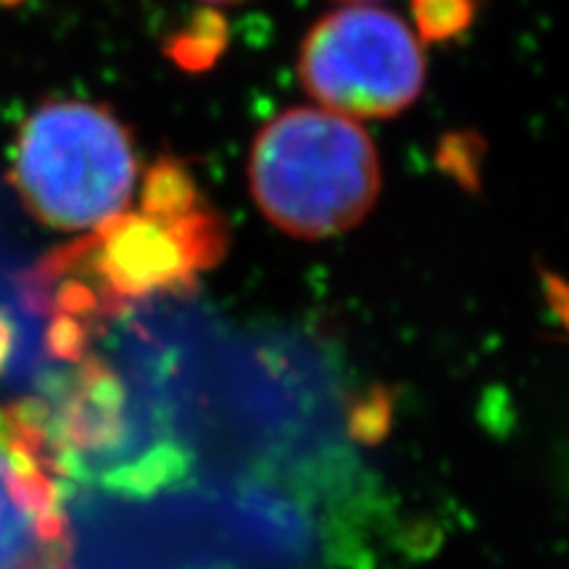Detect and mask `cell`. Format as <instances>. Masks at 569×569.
I'll list each match as a JSON object with an SVG mask.
<instances>
[{
	"instance_id": "obj_1",
	"label": "cell",
	"mask_w": 569,
	"mask_h": 569,
	"mask_svg": "<svg viewBox=\"0 0 569 569\" xmlns=\"http://www.w3.org/2000/svg\"><path fill=\"white\" fill-rule=\"evenodd\" d=\"M251 193L269 222L293 238L351 230L380 193L375 142L343 113L282 111L253 142Z\"/></svg>"
},
{
	"instance_id": "obj_2",
	"label": "cell",
	"mask_w": 569,
	"mask_h": 569,
	"mask_svg": "<svg viewBox=\"0 0 569 569\" xmlns=\"http://www.w3.org/2000/svg\"><path fill=\"white\" fill-rule=\"evenodd\" d=\"M27 211L56 230H98L122 217L138 180L130 132L109 109L48 103L27 119L11 169Z\"/></svg>"
},
{
	"instance_id": "obj_3",
	"label": "cell",
	"mask_w": 569,
	"mask_h": 569,
	"mask_svg": "<svg viewBox=\"0 0 569 569\" xmlns=\"http://www.w3.org/2000/svg\"><path fill=\"white\" fill-rule=\"evenodd\" d=\"M298 77L330 111L393 117L422 92L425 53L396 13L353 6L311 27L298 53Z\"/></svg>"
},
{
	"instance_id": "obj_4",
	"label": "cell",
	"mask_w": 569,
	"mask_h": 569,
	"mask_svg": "<svg viewBox=\"0 0 569 569\" xmlns=\"http://www.w3.org/2000/svg\"><path fill=\"white\" fill-rule=\"evenodd\" d=\"M59 482L30 432L0 409V569H71Z\"/></svg>"
},
{
	"instance_id": "obj_5",
	"label": "cell",
	"mask_w": 569,
	"mask_h": 569,
	"mask_svg": "<svg viewBox=\"0 0 569 569\" xmlns=\"http://www.w3.org/2000/svg\"><path fill=\"white\" fill-rule=\"evenodd\" d=\"M224 40L227 30L222 19L217 13H203V17H198L196 24H190L188 30L177 34L172 46H169V53L182 67L203 69L217 59L219 51L224 48Z\"/></svg>"
},
{
	"instance_id": "obj_6",
	"label": "cell",
	"mask_w": 569,
	"mask_h": 569,
	"mask_svg": "<svg viewBox=\"0 0 569 569\" xmlns=\"http://www.w3.org/2000/svg\"><path fill=\"white\" fill-rule=\"evenodd\" d=\"M417 30L425 40H451L475 17L472 0H411Z\"/></svg>"
},
{
	"instance_id": "obj_7",
	"label": "cell",
	"mask_w": 569,
	"mask_h": 569,
	"mask_svg": "<svg viewBox=\"0 0 569 569\" xmlns=\"http://www.w3.org/2000/svg\"><path fill=\"white\" fill-rule=\"evenodd\" d=\"M9 340H11L9 330H6V325L0 322V361H3V356H6V348H9Z\"/></svg>"
},
{
	"instance_id": "obj_8",
	"label": "cell",
	"mask_w": 569,
	"mask_h": 569,
	"mask_svg": "<svg viewBox=\"0 0 569 569\" xmlns=\"http://www.w3.org/2000/svg\"><path fill=\"white\" fill-rule=\"evenodd\" d=\"M203 3H243V0H203Z\"/></svg>"
}]
</instances>
